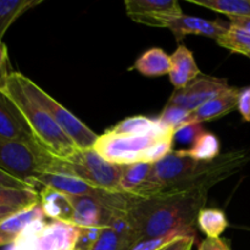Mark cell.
I'll return each mask as SVG.
<instances>
[{"label": "cell", "instance_id": "cell-1", "mask_svg": "<svg viewBox=\"0 0 250 250\" xmlns=\"http://www.w3.org/2000/svg\"><path fill=\"white\" fill-rule=\"evenodd\" d=\"M128 214L139 238L180 234L195 238V225L208 199L207 190H158L144 198L129 195Z\"/></svg>", "mask_w": 250, "mask_h": 250}, {"label": "cell", "instance_id": "cell-2", "mask_svg": "<svg viewBox=\"0 0 250 250\" xmlns=\"http://www.w3.org/2000/svg\"><path fill=\"white\" fill-rule=\"evenodd\" d=\"M1 90L23 115L39 146L62 160L68 159L77 150L76 144L63 133L51 115L29 94L22 82L21 72H10Z\"/></svg>", "mask_w": 250, "mask_h": 250}, {"label": "cell", "instance_id": "cell-3", "mask_svg": "<svg viewBox=\"0 0 250 250\" xmlns=\"http://www.w3.org/2000/svg\"><path fill=\"white\" fill-rule=\"evenodd\" d=\"M173 133L172 129L143 134H114L106 131L98 137L93 148L115 165L155 164L173 150Z\"/></svg>", "mask_w": 250, "mask_h": 250}, {"label": "cell", "instance_id": "cell-4", "mask_svg": "<svg viewBox=\"0 0 250 250\" xmlns=\"http://www.w3.org/2000/svg\"><path fill=\"white\" fill-rule=\"evenodd\" d=\"M55 159L56 156L38 143L0 138V170L33 189H36L34 182L42 173L53 172Z\"/></svg>", "mask_w": 250, "mask_h": 250}, {"label": "cell", "instance_id": "cell-5", "mask_svg": "<svg viewBox=\"0 0 250 250\" xmlns=\"http://www.w3.org/2000/svg\"><path fill=\"white\" fill-rule=\"evenodd\" d=\"M53 172L77 177L98 189L122 193L121 166L105 160L94 148L77 149L65 160L56 158Z\"/></svg>", "mask_w": 250, "mask_h": 250}, {"label": "cell", "instance_id": "cell-6", "mask_svg": "<svg viewBox=\"0 0 250 250\" xmlns=\"http://www.w3.org/2000/svg\"><path fill=\"white\" fill-rule=\"evenodd\" d=\"M80 227L44 220L29 225L7 250H75Z\"/></svg>", "mask_w": 250, "mask_h": 250}, {"label": "cell", "instance_id": "cell-7", "mask_svg": "<svg viewBox=\"0 0 250 250\" xmlns=\"http://www.w3.org/2000/svg\"><path fill=\"white\" fill-rule=\"evenodd\" d=\"M22 82L29 94L51 115L54 121L78 149H89L94 146L99 136H97L87 125L83 124L78 117L71 114L66 107H63L60 103L56 102L53 97L44 92L39 85L24 75H22Z\"/></svg>", "mask_w": 250, "mask_h": 250}, {"label": "cell", "instance_id": "cell-8", "mask_svg": "<svg viewBox=\"0 0 250 250\" xmlns=\"http://www.w3.org/2000/svg\"><path fill=\"white\" fill-rule=\"evenodd\" d=\"M199 166L200 161L190 158L182 150H172L165 158L153 164L150 175L146 185L136 194L129 195L144 198L156 190L170 187L181 181L188 180L197 172Z\"/></svg>", "mask_w": 250, "mask_h": 250}, {"label": "cell", "instance_id": "cell-9", "mask_svg": "<svg viewBox=\"0 0 250 250\" xmlns=\"http://www.w3.org/2000/svg\"><path fill=\"white\" fill-rule=\"evenodd\" d=\"M229 82L225 78L200 75L197 80L182 89H176L168 99L167 105L182 107L192 112L209 100L229 89Z\"/></svg>", "mask_w": 250, "mask_h": 250}, {"label": "cell", "instance_id": "cell-10", "mask_svg": "<svg viewBox=\"0 0 250 250\" xmlns=\"http://www.w3.org/2000/svg\"><path fill=\"white\" fill-rule=\"evenodd\" d=\"M125 7L134 22L160 28H166L171 17L183 14L177 0H128Z\"/></svg>", "mask_w": 250, "mask_h": 250}, {"label": "cell", "instance_id": "cell-11", "mask_svg": "<svg viewBox=\"0 0 250 250\" xmlns=\"http://www.w3.org/2000/svg\"><path fill=\"white\" fill-rule=\"evenodd\" d=\"M0 138L38 143L23 115L2 90H0Z\"/></svg>", "mask_w": 250, "mask_h": 250}, {"label": "cell", "instance_id": "cell-12", "mask_svg": "<svg viewBox=\"0 0 250 250\" xmlns=\"http://www.w3.org/2000/svg\"><path fill=\"white\" fill-rule=\"evenodd\" d=\"M229 26L220 21H209V20L200 19V17L189 16V15H180V16L171 17L167 21L166 28L173 32L178 41L187 34H198L209 38L219 39L220 37L229 29Z\"/></svg>", "mask_w": 250, "mask_h": 250}, {"label": "cell", "instance_id": "cell-13", "mask_svg": "<svg viewBox=\"0 0 250 250\" xmlns=\"http://www.w3.org/2000/svg\"><path fill=\"white\" fill-rule=\"evenodd\" d=\"M38 186L41 188H50V189L63 193L66 195H71V197H83V195L102 197L106 192V190L94 188L93 186L88 185L87 182L77 177L55 172L42 173L34 182L36 189L38 188Z\"/></svg>", "mask_w": 250, "mask_h": 250}, {"label": "cell", "instance_id": "cell-14", "mask_svg": "<svg viewBox=\"0 0 250 250\" xmlns=\"http://www.w3.org/2000/svg\"><path fill=\"white\" fill-rule=\"evenodd\" d=\"M239 93H241V90L231 87L229 90L221 93L220 95L215 97L214 99L209 100L200 107H198L197 110L190 112L182 126L212 121V120H216L219 117L229 114L238 106Z\"/></svg>", "mask_w": 250, "mask_h": 250}, {"label": "cell", "instance_id": "cell-15", "mask_svg": "<svg viewBox=\"0 0 250 250\" xmlns=\"http://www.w3.org/2000/svg\"><path fill=\"white\" fill-rule=\"evenodd\" d=\"M171 68L168 76L176 89H182L197 80L202 72L195 62L194 55L186 45H178L170 56Z\"/></svg>", "mask_w": 250, "mask_h": 250}, {"label": "cell", "instance_id": "cell-16", "mask_svg": "<svg viewBox=\"0 0 250 250\" xmlns=\"http://www.w3.org/2000/svg\"><path fill=\"white\" fill-rule=\"evenodd\" d=\"M45 219L41 203L21 210L0 224V247L11 246L33 222Z\"/></svg>", "mask_w": 250, "mask_h": 250}, {"label": "cell", "instance_id": "cell-17", "mask_svg": "<svg viewBox=\"0 0 250 250\" xmlns=\"http://www.w3.org/2000/svg\"><path fill=\"white\" fill-rule=\"evenodd\" d=\"M39 193V203L42 205L45 217L53 221L72 224L73 208L70 195L56 192L50 188H41Z\"/></svg>", "mask_w": 250, "mask_h": 250}, {"label": "cell", "instance_id": "cell-18", "mask_svg": "<svg viewBox=\"0 0 250 250\" xmlns=\"http://www.w3.org/2000/svg\"><path fill=\"white\" fill-rule=\"evenodd\" d=\"M134 68L146 77L168 75L171 68L170 56L163 49L151 48L137 59Z\"/></svg>", "mask_w": 250, "mask_h": 250}, {"label": "cell", "instance_id": "cell-19", "mask_svg": "<svg viewBox=\"0 0 250 250\" xmlns=\"http://www.w3.org/2000/svg\"><path fill=\"white\" fill-rule=\"evenodd\" d=\"M170 127L164 125L158 119H150L146 116H132L122 120L121 122L109 129L114 134H143L153 132L170 131ZM175 131V129H172Z\"/></svg>", "mask_w": 250, "mask_h": 250}, {"label": "cell", "instance_id": "cell-20", "mask_svg": "<svg viewBox=\"0 0 250 250\" xmlns=\"http://www.w3.org/2000/svg\"><path fill=\"white\" fill-rule=\"evenodd\" d=\"M153 164L137 163L121 166V180L120 187L122 193L136 194L142 189L150 175Z\"/></svg>", "mask_w": 250, "mask_h": 250}, {"label": "cell", "instance_id": "cell-21", "mask_svg": "<svg viewBox=\"0 0 250 250\" xmlns=\"http://www.w3.org/2000/svg\"><path fill=\"white\" fill-rule=\"evenodd\" d=\"M41 2V0H0V42H2L9 27L21 15Z\"/></svg>", "mask_w": 250, "mask_h": 250}, {"label": "cell", "instance_id": "cell-22", "mask_svg": "<svg viewBox=\"0 0 250 250\" xmlns=\"http://www.w3.org/2000/svg\"><path fill=\"white\" fill-rule=\"evenodd\" d=\"M39 203V193L32 189H16L0 186V208L24 210Z\"/></svg>", "mask_w": 250, "mask_h": 250}, {"label": "cell", "instance_id": "cell-23", "mask_svg": "<svg viewBox=\"0 0 250 250\" xmlns=\"http://www.w3.org/2000/svg\"><path fill=\"white\" fill-rule=\"evenodd\" d=\"M197 225L200 231L207 234L208 238H220V236L226 231L229 221L222 210L204 208L198 215Z\"/></svg>", "mask_w": 250, "mask_h": 250}, {"label": "cell", "instance_id": "cell-24", "mask_svg": "<svg viewBox=\"0 0 250 250\" xmlns=\"http://www.w3.org/2000/svg\"><path fill=\"white\" fill-rule=\"evenodd\" d=\"M212 11L221 12L229 17H250V0H188Z\"/></svg>", "mask_w": 250, "mask_h": 250}, {"label": "cell", "instance_id": "cell-25", "mask_svg": "<svg viewBox=\"0 0 250 250\" xmlns=\"http://www.w3.org/2000/svg\"><path fill=\"white\" fill-rule=\"evenodd\" d=\"M182 151L198 161L214 160L215 158L220 155V142L215 134L205 131L195 141L192 148Z\"/></svg>", "mask_w": 250, "mask_h": 250}, {"label": "cell", "instance_id": "cell-26", "mask_svg": "<svg viewBox=\"0 0 250 250\" xmlns=\"http://www.w3.org/2000/svg\"><path fill=\"white\" fill-rule=\"evenodd\" d=\"M216 42L227 50L243 54L250 58V34L243 29L229 26L226 33L222 34Z\"/></svg>", "mask_w": 250, "mask_h": 250}, {"label": "cell", "instance_id": "cell-27", "mask_svg": "<svg viewBox=\"0 0 250 250\" xmlns=\"http://www.w3.org/2000/svg\"><path fill=\"white\" fill-rule=\"evenodd\" d=\"M204 128L202 127V124H192L186 125V126L180 127L173 133V146H188V149L192 148L193 144L195 143L198 138L204 133Z\"/></svg>", "mask_w": 250, "mask_h": 250}, {"label": "cell", "instance_id": "cell-28", "mask_svg": "<svg viewBox=\"0 0 250 250\" xmlns=\"http://www.w3.org/2000/svg\"><path fill=\"white\" fill-rule=\"evenodd\" d=\"M190 112L187 110L182 109V107L173 106V105H165L163 112L159 115L158 120L160 122H163L164 125H166L167 127L172 129H177L185 124V121L187 120L188 115Z\"/></svg>", "mask_w": 250, "mask_h": 250}, {"label": "cell", "instance_id": "cell-29", "mask_svg": "<svg viewBox=\"0 0 250 250\" xmlns=\"http://www.w3.org/2000/svg\"><path fill=\"white\" fill-rule=\"evenodd\" d=\"M102 229L100 227H88V229L80 227V236L76 242L75 250H93V247L95 246L99 238Z\"/></svg>", "mask_w": 250, "mask_h": 250}, {"label": "cell", "instance_id": "cell-30", "mask_svg": "<svg viewBox=\"0 0 250 250\" xmlns=\"http://www.w3.org/2000/svg\"><path fill=\"white\" fill-rule=\"evenodd\" d=\"M10 75L9 71V54L7 46L4 42H0V90L6 84L7 77Z\"/></svg>", "mask_w": 250, "mask_h": 250}, {"label": "cell", "instance_id": "cell-31", "mask_svg": "<svg viewBox=\"0 0 250 250\" xmlns=\"http://www.w3.org/2000/svg\"><path fill=\"white\" fill-rule=\"evenodd\" d=\"M237 109L239 110L241 115L243 116L244 121L250 122V87H247L241 90Z\"/></svg>", "mask_w": 250, "mask_h": 250}, {"label": "cell", "instance_id": "cell-32", "mask_svg": "<svg viewBox=\"0 0 250 250\" xmlns=\"http://www.w3.org/2000/svg\"><path fill=\"white\" fill-rule=\"evenodd\" d=\"M0 186L2 187H9V188H16V189H32L36 190L31 187V186L26 185V183L21 182L17 178L12 177V176L7 175L6 172L0 170Z\"/></svg>", "mask_w": 250, "mask_h": 250}, {"label": "cell", "instance_id": "cell-33", "mask_svg": "<svg viewBox=\"0 0 250 250\" xmlns=\"http://www.w3.org/2000/svg\"><path fill=\"white\" fill-rule=\"evenodd\" d=\"M198 250H231L227 242L222 238H205Z\"/></svg>", "mask_w": 250, "mask_h": 250}, {"label": "cell", "instance_id": "cell-34", "mask_svg": "<svg viewBox=\"0 0 250 250\" xmlns=\"http://www.w3.org/2000/svg\"><path fill=\"white\" fill-rule=\"evenodd\" d=\"M194 241L195 238H190V237H181L159 250H192Z\"/></svg>", "mask_w": 250, "mask_h": 250}, {"label": "cell", "instance_id": "cell-35", "mask_svg": "<svg viewBox=\"0 0 250 250\" xmlns=\"http://www.w3.org/2000/svg\"><path fill=\"white\" fill-rule=\"evenodd\" d=\"M229 19V26L236 27V28L243 29L250 34V17H237L232 16Z\"/></svg>", "mask_w": 250, "mask_h": 250}, {"label": "cell", "instance_id": "cell-36", "mask_svg": "<svg viewBox=\"0 0 250 250\" xmlns=\"http://www.w3.org/2000/svg\"><path fill=\"white\" fill-rule=\"evenodd\" d=\"M19 211H21V210L11 209V208H0V224Z\"/></svg>", "mask_w": 250, "mask_h": 250}]
</instances>
